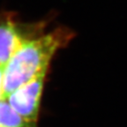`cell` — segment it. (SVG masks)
<instances>
[{
  "label": "cell",
  "instance_id": "6da1fadb",
  "mask_svg": "<svg viewBox=\"0 0 127 127\" xmlns=\"http://www.w3.org/2000/svg\"><path fill=\"white\" fill-rule=\"evenodd\" d=\"M66 37L64 32L54 31L22 44L4 67L2 100L35 77L45 74L52 56Z\"/></svg>",
  "mask_w": 127,
  "mask_h": 127
},
{
  "label": "cell",
  "instance_id": "5b68a950",
  "mask_svg": "<svg viewBox=\"0 0 127 127\" xmlns=\"http://www.w3.org/2000/svg\"><path fill=\"white\" fill-rule=\"evenodd\" d=\"M3 83H4V67L0 66V100L3 95Z\"/></svg>",
  "mask_w": 127,
  "mask_h": 127
},
{
  "label": "cell",
  "instance_id": "3957f363",
  "mask_svg": "<svg viewBox=\"0 0 127 127\" xmlns=\"http://www.w3.org/2000/svg\"><path fill=\"white\" fill-rule=\"evenodd\" d=\"M30 39L14 21H0V66L4 67L20 46Z\"/></svg>",
  "mask_w": 127,
  "mask_h": 127
},
{
  "label": "cell",
  "instance_id": "7a4b0ae2",
  "mask_svg": "<svg viewBox=\"0 0 127 127\" xmlns=\"http://www.w3.org/2000/svg\"><path fill=\"white\" fill-rule=\"evenodd\" d=\"M45 74L37 76L12 92L6 101L12 109L29 122L35 123L40 108Z\"/></svg>",
  "mask_w": 127,
  "mask_h": 127
},
{
  "label": "cell",
  "instance_id": "277c9868",
  "mask_svg": "<svg viewBox=\"0 0 127 127\" xmlns=\"http://www.w3.org/2000/svg\"><path fill=\"white\" fill-rule=\"evenodd\" d=\"M0 127H36L19 115L6 100H0Z\"/></svg>",
  "mask_w": 127,
  "mask_h": 127
}]
</instances>
